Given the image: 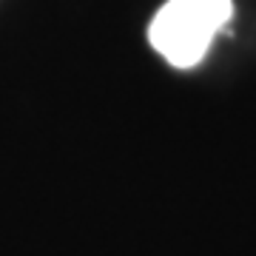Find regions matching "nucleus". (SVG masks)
<instances>
[{"mask_svg": "<svg viewBox=\"0 0 256 256\" xmlns=\"http://www.w3.org/2000/svg\"><path fill=\"white\" fill-rule=\"evenodd\" d=\"M230 18L234 0H168L151 20L148 40L165 63L194 68Z\"/></svg>", "mask_w": 256, "mask_h": 256, "instance_id": "f257e3e1", "label": "nucleus"}]
</instances>
